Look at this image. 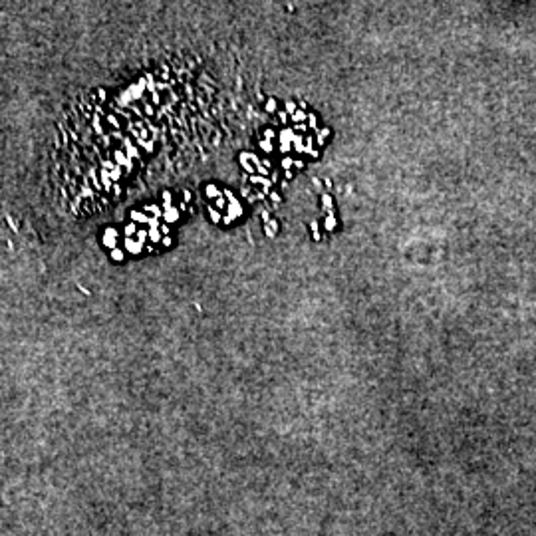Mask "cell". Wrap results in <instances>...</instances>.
Wrapping results in <instances>:
<instances>
[{"label": "cell", "instance_id": "6da1fadb", "mask_svg": "<svg viewBox=\"0 0 536 536\" xmlns=\"http://www.w3.org/2000/svg\"><path fill=\"white\" fill-rule=\"evenodd\" d=\"M246 500H251V509H262V512H278L286 500H290V488H282L278 481H270V477H246Z\"/></svg>", "mask_w": 536, "mask_h": 536}, {"label": "cell", "instance_id": "7a4b0ae2", "mask_svg": "<svg viewBox=\"0 0 536 536\" xmlns=\"http://www.w3.org/2000/svg\"><path fill=\"white\" fill-rule=\"evenodd\" d=\"M227 326H231L234 334H251V341H255V346L267 338L262 318L251 310V302H246V298H231V302H227Z\"/></svg>", "mask_w": 536, "mask_h": 536}, {"label": "cell", "instance_id": "3957f363", "mask_svg": "<svg viewBox=\"0 0 536 536\" xmlns=\"http://www.w3.org/2000/svg\"><path fill=\"white\" fill-rule=\"evenodd\" d=\"M453 425H449V433H457V437L469 445L473 437H481L485 433V409L477 405V397H469V402H461L457 409H453V417H449Z\"/></svg>", "mask_w": 536, "mask_h": 536}, {"label": "cell", "instance_id": "277c9868", "mask_svg": "<svg viewBox=\"0 0 536 536\" xmlns=\"http://www.w3.org/2000/svg\"><path fill=\"white\" fill-rule=\"evenodd\" d=\"M203 485H207V493H215L219 500L234 497V461L227 457V453H219V457H211V461H207V477H203Z\"/></svg>", "mask_w": 536, "mask_h": 536}, {"label": "cell", "instance_id": "5b68a950", "mask_svg": "<svg viewBox=\"0 0 536 536\" xmlns=\"http://www.w3.org/2000/svg\"><path fill=\"white\" fill-rule=\"evenodd\" d=\"M362 437V425H358V417L353 414H341V417H334V421H326V445L330 449H346V445H353V441Z\"/></svg>", "mask_w": 536, "mask_h": 536}, {"label": "cell", "instance_id": "8992f818", "mask_svg": "<svg viewBox=\"0 0 536 536\" xmlns=\"http://www.w3.org/2000/svg\"><path fill=\"white\" fill-rule=\"evenodd\" d=\"M286 425L294 429V433H302V437H326V417L318 414V409H306V405H298V409H290L286 414Z\"/></svg>", "mask_w": 536, "mask_h": 536}, {"label": "cell", "instance_id": "52a82bcc", "mask_svg": "<svg viewBox=\"0 0 536 536\" xmlns=\"http://www.w3.org/2000/svg\"><path fill=\"white\" fill-rule=\"evenodd\" d=\"M246 302H251V310H255L258 318H278V298L262 286V278L258 274H246Z\"/></svg>", "mask_w": 536, "mask_h": 536}, {"label": "cell", "instance_id": "ba28073f", "mask_svg": "<svg viewBox=\"0 0 536 536\" xmlns=\"http://www.w3.org/2000/svg\"><path fill=\"white\" fill-rule=\"evenodd\" d=\"M258 437H262V445H270L274 453L298 445V433H294L286 421H262V425H258Z\"/></svg>", "mask_w": 536, "mask_h": 536}, {"label": "cell", "instance_id": "9c48e42d", "mask_svg": "<svg viewBox=\"0 0 536 536\" xmlns=\"http://www.w3.org/2000/svg\"><path fill=\"white\" fill-rule=\"evenodd\" d=\"M255 183V191H258V199L262 203H270V199H282L286 195V183H290V175L286 171H278V167H267L258 179H251Z\"/></svg>", "mask_w": 536, "mask_h": 536}, {"label": "cell", "instance_id": "30bf717a", "mask_svg": "<svg viewBox=\"0 0 536 536\" xmlns=\"http://www.w3.org/2000/svg\"><path fill=\"white\" fill-rule=\"evenodd\" d=\"M477 322H481V334H485V341L493 346V350H512V334L505 326H500L497 318L488 314V306H481V314H477Z\"/></svg>", "mask_w": 536, "mask_h": 536}, {"label": "cell", "instance_id": "8fae6325", "mask_svg": "<svg viewBox=\"0 0 536 536\" xmlns=\"http://www.w3.org/2000/svg\"><path fill=\"white\" fill-rule=\"evenodd\" d=\"M500 366L509 369V374H524L528 378V390L536 386V353H521V350H500Z\"/></svg>", "mask_w": 536, "mask_h": 536}, {"label": "cell", "instance_id": "7c38bea8", "mask_svg": "<svg viewBox=\"0 0 536 536\" xmlns=\"http://www.w3.org/2000/svg\"><path fill=\"white\" fill-rule=\"evenodd\" d=\"M409 390H414V397H421V402H429V397H437L441 390H445V381L433 374L429 366H417L414 374H409Z\"/></svg>", "mask_w": 536, "mask_h": 536}, {"label": "cell", "instance_id": "4fadbf2b", "mask_svg": "<svg viewBox=\"0 0 536 536\" xmlns=\"http://www.w3.org/2000/svg\"><path fill=\"white\" fill-rule=\"evenodd\" d=\"M414 425H417V437H421V445H429V449H437L441 441H445V425H441V421H433L425 409H414Z\"/></svg>", "mask_w": 536, "mask_h": 536}, {"label": "cell", "instance_id": "5bb4252c", "mask_svg": "<svg viewBox=\"0 0 536 536\" xmlns=\"http://www.w3.org/2000/svg\"><path fill=\"white\" fill-rule=\"evenodd\" d=\"M322 465H318V457H294V481L302 488H322Z\"/></svg>", "mask_w": 536, "mask_h": 536}, {"label": "cell", "instance_id": "9a60e30c", "mask_svg": "<svg viewBox=\"0 0 536 536\" xmlns=\"http://www.w3.org/2000/svg\"><path fill=\"white\" fill-rule=\"evenodd\" d=\"M199 362H203V366H207V378L211 381H223L227 378V362H223L219 358V341H199Z\"/></svg>", "mask_w": 536, "mask_h": 536}, {"label": "cell", "instance_id": "2e32d148", "mask_svg": "<svg viewBox=\"0 0 536 536\" xmlns=\"http://www.w3.org/2000/svg\"><path fill=\"white\" fill-rule=\"evenodd\" d=\"M274 457H278V453L258 441L255 449L246 453V469H251V477H270V465H274Z\"/></svg>", "mask_w": 536, "mask_h": 536}, {"label": "cell", "instance_id": "e0dca14e", "mask_svg": "<svg viewBox=\"0 0 536 536\" xmlns=\"http://www.w3.org/2000/svg\"><path fill=\"white\" fill-rule=\"evenodd\" d=\"M219 516L227 524H246V516H251V500L239 497V493H234V497H227V500H219Z\"/></svg>", "mask_w": 536, "mask_h": 536}, {"label": "cell", "instance_id": "ac0fdd59", "mask_svg": "<svg viewBox=\"0 0 536 536\" xmlns=\"http://www.w3.org/2000/svg\"><path fill=\"white\" fill-rule=\"evenodd\" d=\"M322 397H326V414H322L326 421L346 414V390H341L338 381H326V386H322Z\"/></svg>", "mask_w": 536, "mask_h": 536}, {"label": "cell", "instance_id": "d6986e66", "mask_svg": "<svg viewBox=\"0 0 536 536\" xmlns=\"http://www.w3.org/2000/svg\"><path fill=\"white\" fill-rule=\"evenodd\" d=\"M243 350H246V338H243V334H234V330H231V334H227V338L219 341V358L227 362V366H239V358H243Z\"/></svg>", "mask_w": 536, "mask_h": 536}, {"label": "cell", "instance_id": "ffe728a7", "mask_svg": "<svg viewBox=\"0 0 536 536\" xmlns=\"http://www.w3.org/2000/svg\"><path fill=\"white\" fill-rule=\"evenodd\" d=\"M183 251H187V258H191V267L195 270H203L207 274V258H203V234L199 231H187V239H183Z\"/></svg>", "mask_w": 536, "mask_h": 536}, {"label": "cell", "instance_id": "44dd1931", "mask_svg": "<svg viewBox=\"0 0 536 536\" xmlns=\"http://www.w3.org/2000/svg\"><path fill=\"white\" fill-rule=\"evenodd\" d=\"M211 243L219 246L223 255H231V262H239V239H234L231 227H215V231H211Z\"/></svg>", "mask_w": 536, "mask_h": 536}, {"label": "cell", "instance_id": "7402d4cb", "mask_svg": "<svg viewBox=\"0 0 536 536\" xmlns=\"http://www.w3.org/2000/svg\"><path fill=\"white\" fill-rule=\"evenodd\" d=\"M453 409H457V405H453V397H449L445 390H441L437 397H429V409H425V414L433 417V421H441V425H445V421L453 417Z\"/></svg>", "mask_w": 536, "mask_h": 536}, {"label": "cell", "instance_id": "603a6c76", "mask_svg": "<svg viewBox=\"0 0 536 536\" xmlns=\"http://www.w3.org/2000/svg\"><path fill=\"white\" fill-rule=\"evenodd\" d=\"M270 481H278L282 488H290L294 485V457H274V465H270Z\"/></svg>", "mask_w": 536, "mask_h": 536}, {"label": "cell", "instance_id": "cb8c5ba5", "mask_svg": "<svg viewBox=\"0 0 536 536\" xmlns=\"http://www.w3.org/2000/svg\"><path fill=\"white\" fill-rule=\"evenodd\" d=\"M318 465H322V473H341V453L330 449V445H322V453H318Z\"/></svg>", "mask_w": 536, "mask_h": 536}, {"label": "cell", "instance_id": "d4e9b609", "mask_svg": "<svg viewBox=\"0 0 536 536\" xmlns=\"http://www.w3.org/2000/svg\"><path fill=\"white\" fill-rule=\"evenodd\" d=\"M445 393L453 397V405H461V402H469L473 393H469V386H465L461 378H445Z\"/></svg>", "mask_w": 536, "mask_h": 536}, {"label": "cell", "instance_id": "484cf974", "mask_svg": "<svg viewBox=\"0 0 536 536\" xmlns=\"http://www.w3.org/2000/svg\"><path fill=\"white\" fill-rule=\"evenodd\" d=\"M318 453H322V441H318V437H302V433H298L294 457H318Z\"/></svg>", "mask_w": 536, "mask_h": 536}, {"label": "cell", "instance_id": "4316f807", "mask_svg": "<svg viewBox=\"0 0 536 536\" xmlns=\"http://www.w3.org/2000/svg\"><path fill=\"white\" fill-rule=\"evenodd\" d=\"M274 290H278V294H290L298 306L306 302V282H274Z\"/></svg>", "mask_w": 536, "mask_h": 536}, {"label": "cell", "instance_id": "83f0119b", "mask_svg": "<svg viewBox=\"0 0 536 536\" xmlns=\"http://www.w3.org/2000/svg\"><path fill=\"white\" fill-rule=\"evenodd\" d=\"M167 393H187V378H179L175 369L163 374V397H167Z\"/></svg>", "mask_w": 536, "mask_h": 536}, {"label": "cell", "instance_id": "f1b7e54d", "mask_svg": "<svg viewBox=\"0 0 536 536\" xmlns=\"http://www.w3.org/2000/svg\"><path fill=\"white\" fill-rule=\"evenodd\" d=\"M381 402H386V390H381V381H378V378H369V381H366V405H369V409H378Z\"/></svg>", "mask_w": 536, "mask_h": 536}, {"label": "cell", "instance_id": "f546056e", "mask_svg": "<svg viewBox=\"0 0 536 536\" xmlns=\"http://www.w3.org/2000/svg\"><path fill=\"white\" fill-rule=\"evenodd\" d=\"M227 334H231L227 322H203V338H207V341H223Z\"/></svg>", "mask_w": 536, "mask_h": 536}, {"label": "cell", "instance_id": "4dcf8cb0", "mask_svg": "<svg viewBox=\"0 0 536 536\" xmlns=\"http://www.w3.org/2000/svg\"><path fill=\"white\" fill-rule=\"evenodd\" d=\"M346 488V477L341 473H326L322 477V493H341Z\"/></svg>", "mask_w": 536, "mask_h": 536}, {"label": "cell", "instance_id": "1f68e13d", "mask_svg": "<svg viewBox=\"0 0 536 536\" xmlns=\"http://www.w3.org/2000/svg\"><path fill=\"white\" fill-rule=\"evenodd\" d=\"M179 353H183V362H187V374H191V378H203V369H199L195 366V353H191V346H187V341H183V346H179Z\"/></svg>", "mask_w": 536, "mask_h": 536}, {"label": "cell", "instance_id": "d6a6232c", "mask_svg": "<svg viewBox=\"0 0 536 536\" xmlns=\"http://www.w3.org/2000/svg\"><path fill=\"white\" fill-rule=\"evenodd\" d=\"M516 290H521V298L528 306H536V282L533 278H521V282H516Z\"/></svg>", "mask_w": 536, "mask_h": 536}, {"label": "cell", "instance_id": "836d02e7", "mask_svg": "<svg viewBox=\"0 0 536 536\" xmlns=\"http://www.w3.org/2000/svg\"><path fill=\"white\" fill-rule=\"evenodd\" d=\"M286 223H290V231H306V223H310V215H306L302 207H290V219H286Z\"/></svg>", "mask_w": 536, "mask_h": 536}, {"label": "cell", "instance_id": "e575fe53", "mask_svg": "<svg viewBox=\"0 0 536 536\" xmlns=\"http://www.w3.org/2000/svg\"><path fill=\"white\" fill-rule=\"evenodd\" d=\"M195 195H199V203H211V195H215V183H211L207 175L195 183Z\"/></svg>", "mask_w": 536, "mask_h": 536}, {"label": "cell", "instance_id": "d590c367", "mask_svg": "<svg viewBox=\"0 0 536 536\" xmlns=\"http://www.w3.org/2000/svg\"><path fill=\"white\" fill-rule=\"evenodd\" d=\"M481 390L497 397V393H500V374H485V378H481Z\"/></svg>", "mask_w": 536, "mask_h": 536}, {"label": "cell", "instance_id": "8d00e7d4", "mask_svg": "<svg viewBox=\"0 0 536 536\" xmlns=\"http://www.w3.org/2000/svg\"><path fill=\"white\" fill-rule=\"evenodd\" d=\"M314 179H318V183H330V179H338V171L326 167V163H318V167H314Z\"/></svg>", "mask_w": 536, "mask_h": 536}, {"label": "cell", "instance_id": "74e56055", "mask_svg": "<svg viewBox=\"0 0 536 536\" xmlns=\"http://www.w3.org/2000/svg\"><path fill=\"white\" fill-rule=\"evenodd\" d=\"M441 445H445V449H465V441L457 437V433H445V441H441Z\"/></svg>", "mask_w": 536, "mask_h": 536}, {"label": "cell", "instance_id": "f35d334b", "mask_svg": "<svg viewBox=\"0 0 536 536\" xmlns=\"http://www.w3.org/2000/svg\"><path fill=\"white\" fill-rule=\"evenodd\" d=\"M302 191H306V207H318V183L302 187Z\"/></svg>", "mask_w": 536, "mask_h": 536}, {"label": "cell", "instance_id": "ab89813d", "mask_svg": "<svg viewBox=\"0 0 536 536\" xmlns=\"http://www.w3.org/2000/svg\"><path fill=\"white\" fill-rule=\"evenodd\" d=\"M262 223H267V227H274V231H286V227H282V219H278V215H270V211H262Z\"/></svg>", "mask_w": 536, "mask_h": 536}, {"label": "cell", "instance_id": "60d3db41", "mask_svg": "<svg viewBox=\"0 0 536 536\" xmlns=\"http://www.w3.org/2000/svg\"><path fill=\"white\" fill-rule=\"evenodd\" d=\"M524 441H528V445H536V425H533V421L524 425Z\"/></svg>", "mask_w": 536, "mask_h": 536}, {"label": "cell", "instance_id": "b9f144b4", "mask_svg": "<svg viewBox=\"0 0 536 536\" xmlns=\"http://www.w3.org/2000/svg\"><path fill=\"white\" fill-rule=\"evenodd\" d=\"M524 278H533V282H536V258H528V267H524Z\"/></svg>", "mask_w": 536, "mask_h": 536}, {"label": "cell", "instance_id": "7bdbcfd3", "mask_svg": "<svg viewBox=\"0 0 536 536\" xmlns=\"http://www.w3.org/2000/svg\"><path fill=\"white\" fill-rule=\"evenodd\" d=\"M528 215H533V223H536V199H533V211H528Z\"/></svg>", "mask_w": 536, "mask_h": 536}, {"label": "cell", "instance_id": "ee69618b", "mask_svg": "<svg viewBox=\"0 0 536 536\" xmlns=\"http://www.w3.org/2000/svg\"><path fill=\"white\" fill-rule=\"evenodd\" d=\"M533 469H536V445H533Z\"/></svg>", "mask_w": 536, "mask_h": 536}]
</instances>
